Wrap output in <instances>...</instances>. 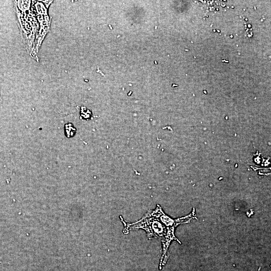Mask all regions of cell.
<instances>
[{"label": "cell", "mask_w": 271, "mask_h": 271, "mask_svg": "<svg viewBox=\"0 0 271 271\" xmlns=\"http://www.w3.org/2000/svg\"><path fill=\"white\" fill-rule=\"evenodd\" d=\"M31 10L35 16L48 15V9L52 1H32Z\"/></svg>", "instance_id": "4"}, {"label": "cell", "mask_w": 271, "mask_h": 271, "mask_svg": "<svg viewBox=\"0 0 271 271\" xmlns=\"http://www.w3.org/2000/svg\"><path fill=\"white\" fill-rule=\"evenodd\" d=\"M15 9L23 40L29 54L32 56L35 47L36 37L39 28V23L31 10L22 13Z\"/></svg>", "instance_id": "2"}, {"label": "cell", "mask_w": 271, "mask_h": 271, "mask_svg": "<svg viewBox=\"0 0 271 271\" xmlns=\"http://www.w3.org/2000/svg\"><path fill=\"white\" fill-rule=\"evenodd\" d=\"M39 25V28L36 37L35 47L31 57L39 61L38 53L45 36L50 31L51 17L48 15H38L35 16Z\"/></svg>", "instance_id": "3"}, {"label": "cell", "mask_w": 271, "mask_h": 271, "mask_svg": "<svg viewBox=\"0 0 271 271\" xmlns=\"http://www.w3.org/2000/svg\"><path fill=\"white\" fill-rule=\"evenodd\" d=\"M124 227V232L129 229H142L146 231L149 239L159 238L163 245V252L160 265L164 264L167 260L166 254L172 241L181 242L175 236L174 230L179 224L189 223L194 219L192 214L178 219H172L167 215L161 207L157 205L154 210L148 212L141 219L133 223H127L120 216Z\"/></svg>", "instance_id": "1"}]
</instances>
